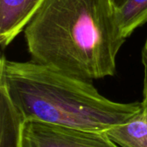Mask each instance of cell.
I'll return each instance as SVG.
<instances>
[{
	"mask_svg": "<svg viewBox=\"0 0 147 147\" xmlns=\"http://www.w3.org/2000/svg\"><path fill=\"white\" fill-rule=\"evenodd\" d=\"M23 31L32 61L87 81L115 74L126 41L111 0H43Z\"/></svg>",
	"mask_w": 147,
	"mask_h": 147,
	"instance_id": "6da1fadb",
	"label": "cell"
},
{
	"mask_svg": "<svg viewBox=\"0 0 147 147\" xmlns=\"http://www.w3.org/2000/svg\"><path fill=\"white\" fill-rule=\"evenodd\" d=\"M0 88L23 121L105 132L127 122L141 109V102H117L103 96L91 81L4 55L0 60Z\"/></svg>",
	"mask_w": 147,
	"mask_h": 147,
	"instance_id": "7a4b0ae2",
	"label": "cell"
},
{
	"mask_svg": "<svg viewBox=\"0 0 147 147\" xmlns=\"http://www.w3.org/2000/svg\"><path fill=\"white\" fill-rule=\"evenodd\" d=\"M18 147H119L104 132L28 121L21 125Z\"/></svg>",
	"mask_w": 147,
	"mask_h": 147,
	"instance_id": "3957f363",
	"label": "cell"
},
{
	"mask_svg": "<svg viewBox=\"0 0 147 147\" xmlns=\"http://www.w3.org/2000/svg\"><path fill=\"white\" fill-rule=\"evenodd\" d=\"M43 0H0V44L9 46L22 31Z\"/></svg>",
	"mask_w": 147,
	"mask_h": 147,
	"instance_id": "277c9868",
	"label": "cell"
},
{
	"mask_svg": "<svg viewBox=\"0 0 147 147\" xmlns=\"http://www.w3.org/2000/svg\"><path fill=\"white\" fill-rule=\"evenodd\" d=\"M119 147H147V109L140 111L127 122L104 132Z\"/></svg>",
	"mask_w": 147,
	"mask_h": 147,
	"instance_id": "5b68a950",
	"label": "cell"
},
{
	"mask_svg": "<svg viewBox=\"0 0 147 147\" xmlns=\"http://www.w3.org/2000/svg\"><path fill=\"white\" fill-rule=\"evenodd\" d=\"M1 147H18L21 125L23 122L5 91L0 88Z\"/></svg>",
	"mask_w": 147,
	"mask_h": 147,
	"instance_id": "8992f818",
	"label": "cell"
},
{
	"mask_svg": "<svg viewBox=\"0 0 147 147\" xmlns=\"http://www.w3.org/2000/svg\"><path fill=\"white\" fill-rule=\"evenodd\" d=\"M115 17L121 34L128 38L138 28L147 23V0H127L115 9Z\"/></svg>",
	"mask_w": 147,
	"mask_h": 147,
	"instance_id": "52a82bcc",
	"label": "cell"
},
{
	"mask_svg": "<svg viewBox=\"0 0 147 147\" xmlns=\"http://www.w3.org/2000/svg\"><path fill=\"white\" fill-rule=\"evenodd\" d=\"M141 63L144 70V80H143V97L141 106L147 109V38L141 50Z\"/></svg>",
	"mask_w": 147,
	"mask_h": 147,
	"instance_id": "ba28073f",
	"label": "cell"
},
{
	"mask_svg": "<svg viewBox=\"0 0 147 147\" xmlns=\"http://www.w3.org/2000/svg\"><path fill=\"white\" fill-rule=\"evenodd\" d=\"M112 1V3L115 7V9H120L127 0H111Z\"/></svg>",
	"mask_w": 147,
	"mask_h": 147,
	"instance_id": "9c48e42d",
	"label": "cell"
}]
</instances>
